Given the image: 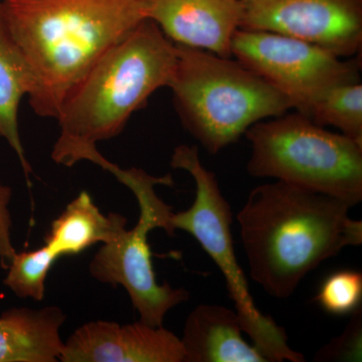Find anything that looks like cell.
Masks as SVG:
<instances>
[{
	"label": "cell",
	"mask_w": 362,
	"mask_h": 362,
	"mask_svg": "<svg viewBox=\"0 0 362 362\" xmlns=\"http://www.w3.org/2000/svg\"><path fill=\"white\" fill-rule=\"evenodd\" d=\"M127 225L125 216L100 211L87 192L68 204L65 211L52 221L45 237V246L57 256H76L98 243L108 244L122 233Z\"/></svg>",
	"instance_id": "cell-15"
},
{
	"label": "cell",
	"mask_w": 362,
	"mask_h": 362,
	"mask_svg": "<svg viewBox=\"0 0 362 362\" xmlns=\"http://www.w3.org/2000/svg\"><path fill=\"white\" fill-rule=\"evenodd\" d=\"M319 126H332L362 145V85L344 83L314 98L302 112Z\"/></svg>",
	"instance_id": "cell-16"
},
{
	"label": "cell",
	"mask_w": 362,
	"mask_h": 362,
	"mask_svg": "<svg viewBox=\"0 0 362 362\" xmlns=\"http://www.w3.org/2000/svg\"><path fill=\"white\" fill-rule=\"evenodd\" d=\"M314 300L332 315L351 314L362 305V274L354 270L335 272L324 280Z\"/></svg>",
	"instance_id": "cell-18"
},
{
	"label": "cell",
	"mask_w": 362,
	"mask_h": 362,
	"mask_svg": "<svg viewBox=\"0 0 362 362\" xmlns=\"http://www.w3.org/2000/svg\"><path fill=\"white\" fill-rule=\"evenodd\" d=\"M351 206L283 181L250 192L237 216L250 275L270 296H291L302 280L347 247L362 244Z\"/></svg>",
	"instance_id": "cell-1"
},
{
	"label": "cell",
	"mask_w": 362,
	"mask_h": 362,
	"mask_svg": "<svg viewBox=\"0 0 362 362\" xmlns=\"http://www.w3.org/2000/svg\"><path fill=\"white\" fill-rule=\"evenodd\" d=\"M247 173L274 178L356 206L362 201V145L299 112L251 126Z\"/></svg>",
	"instance_id": "cell-5"
},
{
	"label": "cell",
	"mask_w": 362,
	"mask_h": 362,
	"mask_svg": "<svg viewBox=\"0 0 362 362\" xmlns=\"http://www.w3.org/2000/svg\"><path fill=\"white\" fill-rule=\"evenodd\" d=\"M146 20L176 45L232 58V40L240 28V0H142Z\"/></svg>",
	"instance_id": "cell-11"
},
{
	"label": "cell",
	"mask_w": 362,
	"mask_h": 362,
	"mask_svg": "<svg viewBox=\"0 0 362 362\" xmlns=\"http://www.w3.org/2000/svg\"><path fill=\"white\" fill-rule=\"evenodd\" d=\"M13 197L11 187L0 183V262L1 267L7 270L9 263L16 254L11 243V211L8 206Z\"/></svg>",
	"instance_id": "cell-20"
},
{
	"label": "cell",
	"mask_w": 362,
	"mask_h": 362,
	"mask_svg": "<svg viewBox=\"0 0 362 362\" xmlns=\"http://www.w3.org/2000/svg\"><path fill=\"white\" fill-rule=\"evenodd\" d=\"M230 52L284 95L299 113L323 90L359 82L358 59L344 61L319 45L280 33L239 28Z\"/></svg>",
	"instance_id": "cell-8"
},
{
	"label": "cell",
	"mask_w": 362,
	"mask_h": 362,
	"mask_svg": "<svg viewBox=\"0 0 362 362\" xmlns=\"http://www.w3.org/2000/svg\"><path fill=\"white\" fill-rule=\"evenodd\" d=\"M240 28L288 35L349 58L361 52V0H240Z\"/></svg>",
	"instance_id": "cell-9"
},
{
	"label": "cell",
	"mask_w": 362,
	"mask_h": 362,
	"mask_svg": "<svg viewBox=\"0 0 362 362\" xmlns=\"http://www.w3.org/2000/svg\"><path fill=\"white\" fill-rule=\"evenodd\" d=\"M243 332L237 312L220 305H199L183 330V362H268Z\"/></svg>",
	"instance_id": "cell-12"
},
{
	"label": "cell",
	"mask_w": 362,
	"mask_h": 362,
	"mask_svg": "<svg viewBox=\"0 0 362 362\" xmlns=\"http://www.w3.org/2000/svg\"><path fill=\"white\" fill-rule=\"evenodd\" d=\"M57 259L59 257L47 246L35 251L16 252L7 268L4 284L18 297L42 301L47 274Z\"/></svg>",
	"instance_id": "cell-17"
},
{
	"label": "cell",
	"mask_w": 362,
	"mask_h": 362,
	"mask_svg": "<svg viewBox=\"0 0 362 362\" xmlns=\"http://www.w3.org/2000/svg\"><path fill=\"white\" fill-rule=\"evenodd\" d=\"M65 314L58 307L13 308L0 316V362H56Z\"/></svg>",
	"instance_id": "cell-13"
},
{
	"label": "cell",
	"mask_w": 362,
	"mask_h": 362,
	"mask_svg": "<svg viewBox=\"0 0 362 362\" xmlns=\"http://www.w3.org/2000/svg\"><path fill=\"white\" fill-rule=\"evenodd\" d=\"M108 171L132 190L139 204V221L134 228H125L115 240L100 247L90 262V275L104 284L123 286L140 321L160 327L168 312L190 297L182 288L175 289L168 283H157L148 243L149 233L156 228H162L170 237L175 235L173 207L162 201L154 189L157 185L170 187L173 177L169 175L156 177L142 169H122L114 163Z\"/></svg>",
	"instance_id": "cell-7"
},
{
	"label": "cell",
	"mask_w": 362,
	"mask_h": 362,
	"mask_svg": "<svg viewBox=\"0 0 362 362\" xmlns=\"http://www.w3.org/2000/svg\"><path fill=\"white\" fill-rule=\"evenodd\" d=\"M171 168L183 169L194 178L195 199L185 211L173 213L171 225L190 233L213 259L225 277L228 296L240 317L243 331L270 362H304L303 354L288 344L287 333L270 316L257 308L246 276L235 257L232 235L233 213L221 194L216 175L204 168L197 146L180 145L171 156Z\"/></svg>",
	"instance_id": "cell-6"
},
{
	"label": "cell",
	"mask_w": 362,
	"mask_h": 362,
	"mask_svg": "<svg viewBox=\"0 0 362 362\" xmlns=\"http://www.w3.org/2000/svg\"><path fill=\"white\" fill-rule=\"evenodd\" d=\"M175 42L150 20H144L105 52L76 84L62 105L59 136L52 160L71 168L90 160L97 143L120 134L136 111L175 71Z\"/></svg>",
	"instance_id": "cell-3"
},
{
	"label": "cell",
	"mask_w": 362,
	"mask_h": 362,
	"mask_svg": "<svg viewBox=\"0 0 362 362\" xmlns=\"http://www.w3.org/2000/svg\"><path fill=\"white\" fill-rule=\"evenodd\" d=\"M350 315L351 318L341 334L321 347L314 361H362V305Z\"/></svg>",
	"instance_id": "cell-19"
},
{
	"label": "cell",
	"mask_w": 362,
	"mask_h": 362,
	"mask_svg": "<svg viewBox=\"0 0 362 362\" xmlns=\"http://www.w3.org/2000/svg\"><path fill=\"white\" fill-rule=\"evenodd\" d=\"M168 88L185 129L211 154L237 142L254 124L292 109L289 100L238 59L176 45Z\"/></svg>",
	"instance_id": "cell-4"
},
{
	"label": "cell",
	"mask_w": 362,
	"mask_h": 362,
	"mask_svg": "<svg viewBox=\"0 0 362 362\" xmlns=\"http://www.w3.org/2000/svg\"><path fill=\"white\" fill-rule=\"evenodd\" d=\"M35 87V71L9 32L0 0V138L6 140L20 159L28 187L33 169L21 143L18 110L23 96L30 97Z\"/></svg>",
	"instance_id": "cell-14"
},
{
	"label": "cell",
	"mask_w": 362,
	"mask_h": 362,
	"mask_svg": "<svg viewBox=\"0 0 362 362\" xmlns=\"http://www.w3.org/2000/svg\"><path fill=\"white\" fill-rule=\"evenodd\" d=\"M63 362H183L181 339L163 326L94 321L64 342Z\"/></svg>",
	"instance_id": "cell-10"
},
{
	"label": "cell",
	"mask_w": 362,
	"mask_h": 362,
	"mask_svg": "<svg viewBox=\"0 0 362 362\" xmlns=\"http://www.w3.org/2000/svg\"><path fill=\"white\" fill-rule=\"evenodd\" d=\"M9 32L37 78L30 104L57 118L90 66L146 20L142 0H1Z\"/></svg>",
	"instance_id": "cell-2"
}]
</instances>
